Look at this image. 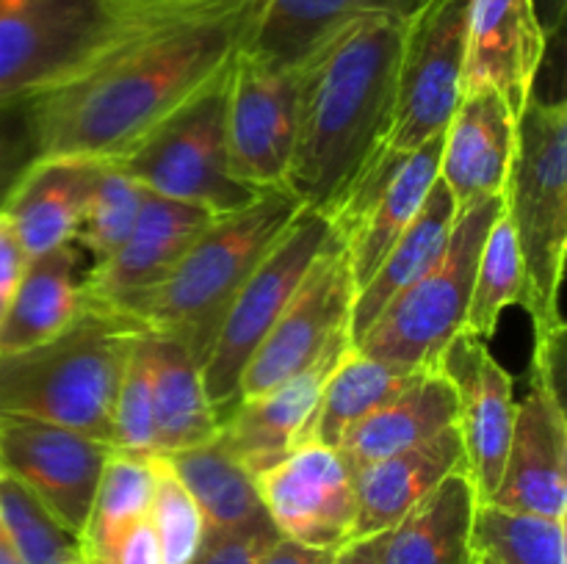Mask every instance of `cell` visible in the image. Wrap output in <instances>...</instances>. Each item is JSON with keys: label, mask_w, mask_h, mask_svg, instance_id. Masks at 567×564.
I'll return each mask as SVG.
<instances>
[{"label": "cell", "mask_w": 567, "mask_h": 564, "mask_svg": "<svg viewBox=\"0 0 567 564\" xmlns=\"http://www.w3.org/2000/svg\"><path fill=\"white\" fill-rule=\"evenodd\" d=\"M404 3L408 0H260L244 53L293 70L354 20Z\"/></svg>", "instance_id": "cell-27"}, {"label": "cell", "mask_w": 567, "mask_h": 564, "mask_svg": "<svg viewBox=\"0 0 567 564\" xmlns=\"http://www.w3.org/2000/svg\"><path fill=\"white\" fill-rule=\"evenodd\" d=\"M476 551L498 564H565V520L507 512L482 503L474 523Z\"/></svg>", "instance_id": "cell-35"}, {"label": "cell", "mask_w": 567, "mask_h": 564, "mask_svg": "<svg viewBox=\"0 0 567 564\" xmlns=\"http://www.w3.org/2000/svg\"><path fill=\"white\" fill-rule=\"evenodd\" d=\"M266 514L282 540L316 551L349 545L358 514L354 470L338 448L302 442L255 479Z\"/></svg>", "instance_id": "cell-14"}, {"label": "cell", "mask_w": 567, "mask_h": 564, "mask_svg": "<svg viewBox=\"0 0 567 564\" xmlns=\"http://www.w3.org/2000/svg\"><path fill=\"white\" fill-rule=\"evenodd\" d=\"M97 160L37 158L17 180L0 213L9 221L25 260L72 243Z\"/></svg>", "instance_id": "cell-23"}, {"label": "cell", "mask_w": 567, "mask_h": 564, "mask_svg": "<svg viewBox=\"0 0 567 564\" xmlns=\"http://www.w3.org/2000/svg\"><path fill=\"white\" fill-rule=\"evenodd\" d=\"M502 208V197L460 208L446 247L430 269L404 288L352 346L408 374L435 368L449 343L463 332L482 243Z\"/></svg>", "instance_id": "cell-7"}, {"label": "cell", "mask_w": 567, "mask_h": 564, "mask_svg": "<svg viewBox=\"0 0 567 564\" xmlns=\"http://www.w3.org/2000/svg\"><path fill=\"white\" fill-rule=\"evenodd\" d=\"M203 512L205 529H255L271 525L255 476L227 451L219 435L203 446L164 453Z\"/></svg>", "instance_id": "cell-30"}, {"label": "cell", "mask_w": 567, "mask_h": 564, "mask_svg": "<svg viewBox=\"0 0 567 564\" xmlns=\"http://www.w3.org/2000/svg\"><path fill=\"white\" fill-rule=\"evenodd\" d=\"M22 114H25V103H22V105H3V108H0V136H3L9 127H14L17 122L22 119Z\"/></svg>", "instance_id": "cell-47"}, {"label": "cell", "mask_w": 567, "mask_h": 564, "mask_svg": "<svg viewBox=\"0 0 567 564\" xmlns=\"http://www.w3.org/2000/svg\"><path fill=\"white\" fill-rule=\"evenodd\" d=\"M476 506L468 468L446 476L396 525L371 536L374 564H476Z\"/></svg>", "instance_id": "cell-21"}, {"label": "cell", "mask_w": 567, "mask_h": 564, "mask_svg": "<svg viewBox=\"0 0 567 564\" xmlns=\"http://www.w3.org/2000/svg\"><path fill=\"white\" fill-rule=\"evenodd\" d=\"M142 199L144 188L122 166L97 160L92 188H89L81 219L72 232V243L78 247V252L89 254L92 265H100L105 258H111L131 236Z\"/></svg>", "instance_id": "cell-34"}, {"label": "cell", "mask_w": 567, "mask_h": 564, "mask_svg": "<svg viewBox=\"0 0 567 564\" xmlns=\"http://www.w3.org/2000/svg\"><path fill=\"white\" fill-rule=\"evenodd\" d=\"M330 238V219L302 208L297 219L286 227V232L277 238L275 247L255 265L247 282L238 288L203 359L205 393H208L219 424L236 407L238 382H241L249 357L277 324L286 304L297 293L299 282L305 280Z\"/></svg>", "instance_id": "cell-8"}, {"label": "cell", "mask_w": 567, "mask_h": 564, "mask_svg": "<svg viewBox=\"0 0 567 564\" xmlns=\"http://www.w3.org/2000/svg\"><path fill=\"white\" fill-rule=\"evenodd\" d=\"M332 564H343V556H341V551L336 553V558H332Z\"/></svg>", "instance_id": "cell-49"}, {"label": "cell", "mask_w": 567, "mask_h": 564, "mask_svg": "<svg viewBox=\"0 0 567 564\" xmlns=\"http://www.w3.org/2000/svg\"><path fill=\"white\" fill-rule=\"evenodd\" d=\"M144 341L153 376L158 453H175L214 440L219 435V418L205 393L199 359L172 337L147 332Z\"/></svg>", "instance_id": "cell-28"}, {"label": "cell", "mask_w": 567, "mask_h": 564, "mask_svg": "<svg viewBox=\"0 0 567 564\" xmlns=\"http://www.w3.org/2000/svg\"><path fill=\"white\" fill-rule=\"evenodd\" d=\"M413 374H419V370H413ZM413 374L380 363V359L369 357L352 346L327 379L302 442L338 448L360 420L369 418L388 398L396 396L413 379Z\"/></svg>", "instance_id": "cell-31"}, {"label": "cell", "mask_w": 567, "mask_h": 564, "mask_svg": "<svg viewBox=\"0 0 567 564\" xmlns=\"http://www.w3.org/2000/svg\"><path fill=\"white\" fill-rule=\"evenodd\" d=\"M0 564H22L20 553H17L14 542H11L9 531L3 529V523H0Z\"/></svg>", "instance_id": "cell-46"}, {"label": "cell", "mask_w": 567, "mask_h": 564, "mask_svg": "<svg viewBox=\"0 0 567 564\" xmlns=\"http://www.w3.org/2000/svg\"><path fill=\"white\" fill-rule=\"evenodd\" d=\"M352 348V335H341L310 368L291 376L282 385L244 398L219 424V440L227 451L258 479L264 470L302 446L305 429L316 412L327 379Z\"/></svg>", "instance_id": "cell-19"}, {"label": "cell", "mask_w": 567, "mask_h": 564, "mask_svg": "<svg viewBox=\"0 0 567 564\" xmlns=\"http://www.w3.org/2000/svg\"><path fill=\"white\" fill-rule=\"evenodd\" d=\"M114 448L44 420L0 415V473L20 481L81 536L105 459Z\"/></svg>", "instance_id": "cell-15"}, {"label": "cell", "mask_w": 567, "mask_h": 564, "mask_svg": "<svg viewBox=\"0 0 567 564\" xmlns=\"http://www.w3.org/2000/svg\"><path fill=\"white\" fill-rule=\"evenodd\" d=\"M535 9H537V17H540V25L543 31H546V36L548 39L557 36V33L563 31L567 0H535Z\"/></svg>", "instance_id": "cell-44"}, {"label": "cell", "mask_w": 567, "mask_h": 564, "mask_svg": "<svg viewBox=\"0 0 567 564\" xmlns=\"http://www.w3.org/2000/svg\"><path fill=\"white\" fill-rule=\"evenodd\" d=\"M216 219L219 216L197 205L144 191L131 236L111 258L81 276L83 302L120 310L131 299L147 293L181 263L183 254Z\"/></svg>", "instance_id": "cell-17"}, {"label": "cell", "mask_w": 567, "mask_h": 564, "mask_svg": "<svg viewBox=\"0 0 567 564\" xmlns=\"http://www.w3.org/2000/svg\"><path fill=\"white\" fill-rule=\"evenodd\" d=\"M338 551H316V547L297 545L291 540L277 536L269 547L258 556L255 564H332Z\"/></svg>", "instance_id": "cell-43"}, {"label": "cell", "mask_w": 567, "mask_h": 564, "mask_svg": "<svg viewBox=\"0 0 567 564\" xmlns=\"http://www.w3.org/2000/svg\"><path fill=\"white\" fill-rule=\"evenodd\" d=\"M227 75L197 100L183 105L131 155L114 164L122 166L144 191L197 205L214 216L247 208L260 191L241 186L227 164Z\"/></svg>", "instance_id": "cell-9"}, {"label": "cell", "mask_w": 567, "mask_h": 564, "mask_svg": "<svg viewBox=\"0 0 567 564\" xmlns=\"http://www.w3.org/2000/svg\"><path fill=\"white\" fill-rule=\"evenodd\" d=\"M199 0H0V108L75 81Z\"/></svg>", "instance_id": "cell-5"}, {"label": "cell", "mask_w": 567, "mask_h": 564, "mask_svg": "<svg viewBox=\"0 0 567 564\" xmlns=\"http://www.w3.org/2000/svg\"><path fill=\"white\" fill-rule=\"evenodd\" d=\"M457 426V396L437 368L413 374V379L380 409L360 420L341 440L338 453L352 470L410 451Z\"/></svg>", "instance_id": "cell-24"}, {"label": "cell", "mask_w": 567, "mask_h": 564, "mask_svg": "<svg viewBox=\"0 0 567 564\" xmlns=\"http://www.w3.org/2000/svg\"><path fill=\"white\" fill-rule=\"evenodd\" d=\"M515 116L487 86L463 88L441 144V177L454 205L502 197L515 155Z\"/></svg>", "instance_id": "cell-20"}, {"label": "cell", "mask_w": 567, "mask_h": 564, "mask_svg": "<svg viewBox=\"0 0 567 564\" xmlns=\"http://www.w3.org/2000/svg\"><path fill=\"white\" fill-rule=\"evenodd\" d=\"M457 396V431L465 464L480 501L496 492L515 420V387L509 370L493 357L485 341L460 332L435 365Z\"/></svg>", "instance_id": "cell-16"}, {"label": "cell", "mask_w": 567, "mask_h": 564, "mask_svg": "<svg viewBox=\"0 0 567 564\" xmlns=\"http://www.w3.org/2000/svg\"><path fill=\"white\" fill-rule=\"evenodd\" d=\"M0 523L9 531L22 564L83 562L81 540L33 492L6 473H0Z\"/></svg>", "instance_id": "cell-36"}, {"label": "cell", "mask_w": 567, "mask_h": 564, "mask_svg": "<svg viewBox=\"0 0 567 564\" xmlns=\"http://www.w3.org/2000/svg\"><path fill=\"white\" fill-rule=\"evenodd\" d=\"M260 0H199L28 103L37 158L114 164L236 64Z\"/></svg>", "instance_id": "cell-1"}, {"label": "cell", "mask_w": 567, "mask_h": 564, "mask_svg": "<svg viewBox=\"0 0 567 564\" xmlns=\"http://www.w3.org/2000/svg\"><path fill=\"white\" fill-rule=\"evenodd\" d=\"M343 564H374V551H371V540L349 542L341 547Z\"/></svg>", "instance_id": "cell-45"}, {"label": "cell", "mask_w": 567, "mask_h": 564, "mask_svg": "<svg viewBox=\"0 0 567 564\" xmlns=\"http://www.w3.org/2000/svg\"><path fill=\"white\" fill-rule=\"evenodd\" d=\"M352 304V271L341 238L332 230L330 243L321 249L277 324L249 357L238 382V401L260 396L310 368L338 337L349 332Z\"/></svg>", "instance_id": "cell-12"}, {"label": "cell", "mask_w": 567, "mask_h": 564, "mask_svg": "<svg viewBox=\"0 0 567 564\" xmlns=\"http://www.w3.org/2000/svg\"><path fill=\"white\" fill-rule=\"evenodd\" d=\"M153 498L150 457L111 451L94 490L92 509L81 531V553L86 564H111L122 536L147 518Z\"/></svg>", "instance_id": "cell-32"}, {"label": "cell", "mask_w": 567, "mask_h": 564, "mask_svg": "<svg viewBox=\"0 0 567 564\" xmlns=\"http://www.w3.org/2000/svg\"><path fill=\"white\" fill-rule=\"evenodd\" d=\"M142 332L131 315L83 302L59 335L0 354V415L64 426L111 446L116 387Z\"/></svg>", "instance_id": "cell-3"}, {"label": "cell", "mask_w": 567, "mask_h": 564, "mask_svg": "<svg viewBox=\"0 0 567 564\" xmlns=\"http://www.w3.org/2000/svg\"><path fill=\"white\" fill-rule=\"evenodd\" d=\"M299 210L302 202L288 188L260 191L247 208L219 216L158 285L116 313L131 315L153 335L177 341L203 365L238 288Z\"/></svg>", "instance_id": "cell-4"}, {"label": "cell", "mask_w": 567, "mask_h": 564, "mask_svg": "<svg viewBox=\"0 0 567 564\" xmlns=\"http://www.w3.org/2000/svg\"><path fill=\"white\" fill-rule=\"evenodd\" d=\"M471 0H413L404 14L396 97L385 149L410 155L443 136L463 94Z\"/></svg>", "instance_id": "cell-10"}, {"label": "cell", "mask_w": 567, "mask_h": 564, "mask_svg": "<svg viewBox=\"0 0 567 564\" xmlns=\"http://www.w3.org/2000/svg\"><path fill=\"white\" fill-rule=\"evenodd\" d=\"M441 144L443 136L430 138L415 153L399 164L391 180L380 188L374 199L363 208V213L347 227L336 232L347 252L349 271L354 280V293L365 285L377 265L385 260L393 243L402 238L410 221L419 216L426 194L435 186L437 169H441Z\"/></svg>", "instance_id": "cell-25"}, {"label": "cell", "mask_w": 567, "mask_h": 564, "mask_svg": "<svg viewBox=\"0 0 567 564\" xmlns=\"http://www.w3.org/2000/svg\"><path fill=\"white\" fill-rule=\"evenodd\" d=\"M22 269H25V254H22L20 243L11 232L9 221L0 213V324H3V315L9 310L11 296H14Z\"/></svg>", "instance_id": "cell-41"}, {"label": "cell", "mask_w": 567, "mask_h": 564, "mask_svg": "<svg viewBox=\"0 0 567 564\" xmlns=\"http://www.w3.org/2000/svg\"><path fill=\"white\" fill-rule=\"evenodd\" d=\"M504 213L526 271L535 348L563 346L559 310L567 249V105L532 94L515 122V155L504 186Z\"/></svg>", "instance_id": "cell-6"}, {"label": "cell", "mask_w": 567, "mask_h": 564, "mask_svg": "<svg viewBox=\"0 0 567 564\" xmlns=\"http://www.w3.org/2000/svg\"><path fill=\"white\" fill-rule=\"evenodd\" d=\"M468 468L457 426L437 435L435 440L415 446L410 451L371 462L354 470V514L352 540H371L391 525H396L410 509L424 501L446 476Z\"/></svg>", "instance_id": "cell-22"}, {"label": "cell", "mask_w": 567, "mask_h": 564, "mask_svg": "<svg viewBox=\"0 0 567 564\" xmlns=\"http://www.w3.org/2000/svg\"><path fill=\"white\" fill-rule=\"evenodd\" d=\"M150 468H153V498H150L147 518L158 540L161 564H192L205 534L203 512L164 453H153Z\"/></svg>", "instance_id": "cell-37"}, {"label": "cell", "mask_w": 567, "mask_h": 564, "mask_svg": "<svg viewBox=\"0 0 567 564\" xmlns=\"http://www.w3.org/2000/svg\"><path fill=\"white\" fill-rule=\"evenodd\" d=\"M147 330L133 341L125 359L120 387L114 401V451L133 457H153L158 453L155 442V407H153V376L147 359Z\"/></svg>", "instance_id": "cell-38"}, {"label": "cell", "mask_w": 567, "mask_h": 564, "mask_svg": "<svg viewBox=\"0 0 567 564\" xmlns=\"http://www.w3.org/2000/svg\"><path fill=\"white\" fill-rule=\"evenodd\" d=\"M410 3L374 11L321 44L297 70V133L286 188L302 208L332 216L385 149L399 50Z\"/></svg>", "instance_id": "cell-2"}, {"label": "cell", "mask_w": 567, "mask_h": 564, "mask_svg": "<svg viewBox=\"0 0 567 564\" xmlns=\"http://www.w3.org/2000/svg\"><path fill=\"white\" fill-rule=\"evenodd\" d=\"M81 252L64 243L39 258L25 260L9 310L0 324V354L22 352L59 335L83 307Z\"/></svg>", "instance_id": "cell-26"}, {"label": "cell", "mask_w": 567, "mask_h": 564, "mask_svg": "<svg viewBox=\"0 0 567 564\" xmlns=\"http://www.w3.org/2000/svg\"><path fill=\"white\" fill-rule=\"evenodd\" d=\"M454 219H457V205H454L452 194L443 186L441 177L435 186L426 194L424 205H421L419 216L410 221L408 230L402 232L391 252L385 254L374 274L365 280V285L354 293L352 304V324H349V335L352 343L374 324L382 315V310L399 296L408 285H413L421 274L432 265V260L441 254L446 247V238L452 232Z\"/></svg>", "instance_id": "cell-29"}, {"label": "cell", "mask_w": 567, "mask_h": 564, "mask_svg": "<svg viewBox=\"0 0 567 564\" xmlns=\"http://www.w3.org/2000/svg\"><path fill=\"white\" fill-rule=\"evenodd\" d=\"M275 525L255 529H205L192 564H255L260 553L277 540Z\"/></svg>", "instance_id": "cell-39"}, {"label": "cell", "mask_w": 567, "mask_h": 564, "mask_svg": "<svg viewBox=\"0 0 567 564\" xmlns=\"http://www.w3.org/2000/svg\"><path fill=\"white\" fill-rule=\"evenodd\" d=\"M111 564H161V547L150 518L138 520L114 551Z\"/></svg>", "instance_id": "cell-42"}, {"label": "cell", "mask_w": 567, "mask_h": 564, "mask_svg": "<svg viewBox=\"0 0 567 564\" xmlns=\"http://www.w3.org/2000/svg\"><path fill=\"white\" fill-rule=\"evenodd\" d=\"M476 564H498L496 558L491 556V553H485V551H476Z\"/></svg>", "instance_id": "cell-48"}, {"label": "cell", "mask_w": 567, "mask_h": 564, "mask_svg": "<svg viewBox=\"0 0 567 564\" xmlns=\"http://www.w3.org/2000/svg\"><path fill=\"white\" fill-rule=\"evenodd\" d=\"M33 160H37V144H33L31 119H28V103H25V114H22V119L0 136V208H3L9 194L14 191L17 180L25 175V169L33 164Z\"/></svg>", "instance_id": "cell-40"}, {"label": "cell", "mask_w": 567, "mask_h": 564, "mask_svg": "<svg viewBox=\"0 0 567 564\" xmlns=\"http://www.w3.org/2000/svg\"><path fill=\"white\" fill-rule=\"evenodd\" d=\"M526 302V271L515 243L513 224L507 213L496 216L482 243L480 263H476L474 288H471L468 313H465L463 332L476 341H491L496 335L498 318L507 307Z\"/></svg>", "instance_id": "cell-33"}, {"label": "cell", "mask_w": 567, "mask_h": 564, "mask_svg": "<svg viewBox=\"0 0 567 564\" xmlns=\"http://www.w3.org/2000/svg\"><path fill=\"white\" fill-rule=\"evenodd\" d=\"M546 50L535 0H471L463 88H493L518 119L535 94Z\"/></svg>", "instance_id": "cell-18"}, {"label": "cell", "mask_w": 567, "mask_h": 564, "mask_svg": "<svg viewBox=\"0 0 567 564\" xmlns=\"http://www.w3.org/2000/svg\"><path fill=\"white\" fill-rule=\"evenodd\" d=\"M563 346L535 348L529 393L515 404L504 473L487 501L507 512L565 520L567 415L563 398Z\"/></svg>", "instance_id": "cell-11"}, {"label": "cell", "mask_w": 567, "mask_h": 564, "mask_svg": "<svg viewBox=\"0 0 567 564\" xmlns=\"http://www.w3.org/2000/svg\"><path fill=\"white\" fill-rule=\"evenodd\" d=\"M297 133V70L238 53L225 94L227 164L252 191L286 188Z\"/></svg>", "instance_id": "cell-13"}, {"label": "cell", "mask_w": 567, "mask_h": 564, "mask_svg": "<svg viewBox=\"0 0 567 564\" xmlns=\"http://www.w3.org/2000/svg\"><path fill=\"white\" fill-rule=\"evenodd\" d=\"M75 564H86V562H75Z\"/></svg>", "instance_id": "cell-50"}]
</instances>
